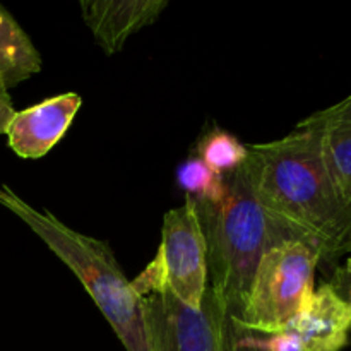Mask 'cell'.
Wrapping results in <instances>:
<instances>
[{"label": "cell", "mask_w": 351, "mask_h": 351, "mask_svg": "<svg viewBox=\"0 0 351 351\" xmlns=\"http://www.w3.org/2000/svg\"><path fill=\"white\" fill-rule=\"evenodd\" d=\"M250 189L287 240H298L336 263L351 254V206L336 189L317 132L307 120L271 143L247 144Z\"/></svg>", "instance_id": "cell-1"}, {"label": "cell", "mask_w": 351, "mask_h": 351, "mask_svg": "<svg viewBox=\"0 0 351 351\" xmlns=\"http://www.w3.org/2000/svg\"><path fill=\"white\" fill-rule=\"evenodd\" d=\"M223 178L225 191L218 201L195 204L208 245V290L233 322L242 312L261 257L287 239L257 202L243 165Z\"/></svg>", "instance_id": "cell-2"}, {"label": "cell", "mask_w": 351, "mask_h": 351, "mask_svg": "<svg viewBox=\"0 0 351 351\" xmlns=\"http://www.w3.org/2000/svg\"><path fill=\"white\" fill-rule=\"evenodd\" d=\"M0 204L23 219L75 274L127 351H149L143 298L127 280L110 245L79 233L50 211H40L3 187Z\"/></svg>", "instance_id": "cell-3"}, {"label": "cell", "mask_w": 351, "mask_h": 351, "mask_svg": "<svg viewBox=\"0 0 351 351\" xmlns=\"http://www.w3.org/2000/svg\"><path fill=\"white\" fill-rule=\"evenodd\" d=\"M319 254L298 240H283L264 252L256 267L239 317L232 322L239 335L273 336L288 324L314 293Z\"/></svg>", "instance_id": "cell-4"}, {"label": "cell", "mask_w": 351, "mask_h": 351, "mask_svg": "<svg viewBox=\"0 0 351 351\" xmlns=\"http://www.w3.org/2000/svg\"><path fill=\"white\" fill-rule=\"evenodd\" d=\"M208 245L197 204L191 195L163 218L154 259L132 281L141 298L170 293L192 311H201L208 291Z\"/></svg>", "instance_id": "cell-5"}, {"label": "cell", "mask_w": 351, "mask_h": 351, "mask_svg": "<svg viewBox=\"0 0 351 351\" xmlns=\"http://www.w3.org/2000/svg\"><path fill=\"white\" fill-rule=\"evenodd\" d=\"M149 351H237L239 332L209 290L201 311H192L170 293L143 298Z\"/></svg>", "instance_id": "cell-6"}, {"label": "cell", "mask_w": 351, "mask_h": 351, "mask_svg": "<svg viewBox=\"0 0 351 351\" xmlns=\"http://www.w3.org/2000/svg\"><path fill=\"white\" fill-rule=\"evenodd\" d=\"M81 106L82 98L77 93H62L16 110L7 127V144L24 160L43 158L65 136Z\"/></svg>", "instance_id": "cell-7"}, {"label": "cell", "mask_w": 351, "mask_h": 351, "mask_svg": "<svg viewBox=\"0 0 351 351\" xmlns=\"http://www.w3.org/2000/svg\"><path fill=\"white\" fill-rule=\"evenodd\" d=\"M351 307L324 283L314 290L287 331L297 336L302 351H341L348 345Z\"/></svg>", "instance_id": "cell-8"}, {"label": "cell", "mask_w": 351, "mask_h": 351, "mask_svg": "<svg viewBox=\"0 0 351 351\" xmlns=\"http://www.w3.org/2000/svg\"><path fill=\"white\" fill-rule=\"evenodd\" d=\"M82 19L106 55L122 51L130 36L156 23L167 0H95L79 2Z\"/></svg>", "instance_id": "cell-9"}, {"label": "cell", "mask_w": 351, "mask_h": 351, "mask_svg": "<svg viewBox=\"0 0 351 351\" xmlns=\"http://www.w3.org/2000/svg\"><path fill=\"white\" fill-rule=\"evenodd\" d=\"M305 120L317 132L322 158L336 189L351 206V95Z\"/></svg>", "instance_id": "cell-10"}, {"label": "cell", "mask_w": 351, "mask_h": 351, "mask_svg": "<svg viewBox=\"0 0 351 351\" xmlns=\"http://www.w3.org/2000/svg\"><path fill=\"white\" fill-rule=\"evenodd\" d=\"M41 53L29 34L0 5V77L7 88H16L41 71Z\"/></svg>", "instance_id": "cell-11"}, {"label": "cell", "mask_w": 351, "mask_h": 351, "mask_svg": "<svg viewBox=\"0 0 351 351\" xmlns=\"http://www.w3.org/2000/svg\"><path fill=\"white\" fill-rule=\"evenodd\" d=\"M197 158L215 173L226 175L239 170L245 163L247 144H242L235 136L215 127L199 139Z\"/></svg>", "instance_id": "cell-12"}, {"label": "cell", "mask_w": 351, "mask_h": 351, "mask_svg": "<svg viewBox=\"0 0 351 351\" xmlns=\"http://www.w3.org/2000/svg\"><path fill=\"white\" fill-rule=\"evenodd\" d=\"M177 178L180 187L195 202H216L225 191L223 175L215 173L197 156L189 158L178 168Z\"/></svg>", "instance_id": "cell-13"}, {"label": "cell", "mask_w": 351, "mask_h": 351, "mask_svg": "<svg viewBox=\"0 0 351 351\" xmlns=\"http://www.w3.org/2000/svg\"><path fill=\"white\" fill-rule=\"evenodd\" d=\"M329 285L339 295V298H343L351 307V254L343 266L336 267Z\"/></svg>", "instance_id": "cell-14"}, {"label": "cell", "mask_w": 351, "mask_h": 351, "mask_svg": "<svg viewBox=\"0 0 351 351\" xmlns=\"http://www.w3.org/2000/svg\"><path fill=\"white\" fill-rule=\"evenodd\" d=\"M14 113H16V108H14L9 88L5 86L3 79L0 77V136H5L7 127H9Z\"/></svg>", "instance_id": "cell-15"}, {"label": "cell", "mask_w": 351, "mask_h": 351, "mask_svg": "<svg viewBox=\"0 0 351 351\" xmlns=\"http://www.w3.org/2000/svg\"><path fill=\"white\" fill-rule=\"evenodd\" d=\"M237 351H263V350L252 348V346H247V345H242V343L239 341V338H237Z\"/></svg>", "instance_id": "cell-16"}, {"label": "cell", "mask_w": 351, "mask_h": 351, "mask_svg": "<svg viewBox=\"0 0 351 351\" xmlns=\"http://www.w3.org/2000/svg\"><path fill=\"white\" fill-rule=\"evenodd\" d=\"M3 195V187H0V197H2Z\"/></svg>", "instance_id": "cell-17"}]
</instances>
